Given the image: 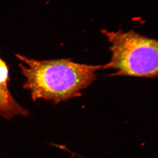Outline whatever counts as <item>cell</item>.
Here are the masks:
<instances>
[{
	"instance_id": "obj_1",
	"label": "cell",
	"mask_w": 158,
	"mask_h": 158,
	"mask_svg": "<svg viewBox=\"0 0 158 158\" xmlns=\"http://www.w3.org/2000/svg\"><path fill=\"white\" fill-rule=\"evenodd\" d=\"M25 78L24 88L32 100H51L55 103L80 95V91L96 79L102 66L75 63L69 58L38 60L17 54Z\"/></svg>"
},
{
	"instance_id": "obj_2",
	"label": "cell",
	"mask_w": 158,
	"mask_h": 158,
	"mask_svg": "<svg viewBox=\"0 0 158 158\" xmlns=\"http://www.w3.org/2000/svg\"><path fill=\"white\" fill-rule=\"evenodd\" d=\"M110 43L112 57L102 69L116 70L112 76L155 78L158 76V43L134 30H102Z\"/></svg>"
},
{
	"instance_id": "obj_3",
	"label": "cell",
	"mask_w": 158,
	"mask_h": 158,
	"mask_svg": "<svg viewBox=\"0 0 158 158\" xmlns=\"http://www.w3.org/2000/svg\"><path fill=\"white\" fill-rule=\"evenodd\" d=\"M9 81L7 66L0 58V116L10 120L15 117L28 116V110L19 103L11 93Z\"/></svg>"
}]
</instances>
